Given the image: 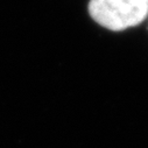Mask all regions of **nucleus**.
Here are the masks:
<instances>
[{"label": "nucleus", "instance_id": "obj_1", "mask_svg": "<svg viewBox=\"0 0 148 148\" xmlns=\"http://www.w3.org/2000/svg\"><path fill=\"white\" fill-rule=\"evenodd\" d=\"M89 13L98 25L120 32L147 19L148 0H90Z\"/></svg>", "mask_w": 148, "mask_h": 148}]
</instances>
